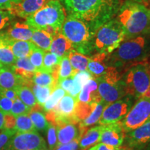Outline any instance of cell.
Segmentation results:
<instances>
[{
	"instance_id": "obj_13",
	"label": "cell",
	"mask_w": 150,
	"mask_h": 150,
	"mask_svg": "<svg viewBox=\"0 0 150 150\" xmlns=\"http://www.w3.org/2000/svg\"><path fill=\"white\" fill-rule=\"evenodd\" d=\"M125 147L136 148L148 145L150 142V119L138 128L127 133Z\"/></svg>"
},
{
	"instance_id": "obj_48",
	"label": "cell",
	"mask_w": 150,
	"mask_h": 150,
	"mask_svg": "<svg viewBox=\"0 0 150 150\" xmlns=\"http://www.w3.org/2000/svg\"><path fill=\"white\" fill-rule=\"evenodd\" d=\"M0 95L6 97L13 100L14 102L17 99H18V95L15 91L14 89H1L0 91Z\"/></svg>"
},
{
	"instance_id": "obj_11",
	"label": "cell",
	"mask_w": 150,
	"mask_h": 150,
	"mask_svg": "<svg viewBox=\"0 0 150 150\" xmlns=\"http://www.w3.org/2000/svg\"><path fill=\"white\" fill-rule=\"evenodd\" d=\"M131 97H124L107 105L98 122L99 125L104 126L120 122L131 109L132 106Z\"/></svg>"
},
{
	"instance_id": "obj_5",
	"label": "cell",
	"mask_w": 150,
	"mask_h": 150,
	"mask_svg": "<svg viewBox=\"0 0 150 150\" xmlns=\"http://www.w3.org/2000/svg\"><path fill=\"white\" fill-rule=\"evenodd\" d=\"M61 33L70 40L73 50L81 54L89 55L95 49V33L88 24L77 18L67 16L62 25Z\"/></svg>"
},
{
	"instance_id": "obj_23",
	"label": "cell",
	"mask_w": 150,
	"mask_h": 150,
	"mask_svg": "<svg viewBox=\"0 0 150 150\" xmlns=\"http://www.w3.org/2000/svg\"><path fill=\"white\" fill-rule=\"evenodd\" d=\"M107 105L108 104L105 103L104 101H99V102L97 103L96 106L94 108L93 111L91 112V114L83 120L79 122V126L80 129V136L83 134L88 127L98 123L99 119L102 117L103 111Z\"/></svg>"
},
{
	"instance_id": "obj_45",
	"label": "cell",
	"mask_w": 150,
	"mask_h": 150,
	"mask_svg": "<svg viewBox=\"0 0 150 150\" xmlns=\"http://www.w3.org/2000/svg\"><path fill=\"white\" fill-rule=\"evenodd\" d=\"M13 101L0 95V110L4 113H10Z\"/></svg>"
},
{
	"instance_id": "obj_31",
	"label": "cell",
	"mask_w": 150,
	"mask_h": 150,
	"mask_svg": "<svg viewBox=\"0 0 150 150\" xmlns=\"http://www.w3.org/2000/svg\"><path fill=\"white\" fill-rule=\"evenodd\" d=\"M14 90L17 95H18V98L27 106L32 108L37 104L36 99H35L34 94H33L31 88L29 86H19Z\"/></svg>"
},
{
	"instance_id": "obj_33",
	"label": "cell",
	"mask_w": 150,
	"mask_h": 150,
	"mask_svg": "<svg viewBox=\"0 0 150 150\" xmlns=\"http://www.w3.org/2000/svg\"><path fill=\"white\" fill-rule=\"evenodd\" d=\"M31 88L36 99L37 104L42 106L56 88L50 87V86H40L33 83Z\"/></svg>"
},
{
	"instance_id": "obj_4",
	"label": "cell",
	"mask_w": 150,
	"mask_h": 150,
	"mask_svg": "<svg viewBox=\"0 0 150 150\" xmlns=\"http://www.w3.org/2000/svg\"><path fill=\"white\" fill-rule=\"evenodd\" d=\"M65 20V8L59 0H48L44 6L26 19L25 23L33 29L45 30L54 35L61 33Z\"/></svg>"
},
{
	"instance_id": "obj_54",
	"label": "cell",
	"mask_w": 150,
	"mask_h": 150,
	"mask_svg": "<svg viewBox=\"0 0 150 150\" xmlns=\"http://www.w3.org/2000/svg\"><path fill=\"white\" fill-rule=\"evenodd\" d=\"M149 150H150V143H149Z\"/></svg>"
},
{
	"instance_id": "obj_49",
	"label": "cell",
	"mask_w": 150,
	"mask_h": 150,
	"mask_svg": "<svg viewBox=\"0 0 150 150\" xmlns=\"http://www.w3.org/2000/svg\"><path fill=\"white\" fill-rule=\"evenodd\" d=\"M126 147H121L120 148H115L111 146H108L106 145H104L103 143H99L98 145H96L91 147V149L88 150H125Z\"/></svg>"
},
{
	"instance_id": "obj_35",
	"label": "cell",
	"mask_w": 150,
	"mask_h": 150,
	"mask_svg": "<svg viewBox=\"0 0 150 150\" xmlns=\"http://www.w3.org/2000/svg\"><path fill=\"white\" fill-rule=\"evenodd\" d=\"M66 94L65 91L63 89H62L59 86L54 89V91L52 92L50 97H49L46 102L42 106L43 110L46 112L51 111L54 108L57 106L60 100L63 98V97Z\"/></svg>"
},
{
	"instance_id": "obj_42",
	"label": "cell",
	"mask_w": 150,
	"mask_h": 150,
	"mask_svg": "<svg viewBox=\"0 0 150 150\" xmlns=\"http://www.w3.org/2000/svg\"><path fill=\"white\" fill-rule=\"evenodd\" d=\"M73 76H74V78L79 83H80L83 86L89 80H91L93 78V75L88 70L77 71V72H75V74Z\"/></svg>"
},
{
	"instance_id": "obj_16",
	"label": "cell",
	"mask_w": 150,
	"mask_h": 150,
	"mask_svg": "<svg viewBox=\"0 0 150 150\" xmlns=\"http://www.w3.org/2000/svg\"><path fill=\"white\" fill-rule=\"evenodd\" d=\"M79 123L70 122L55 126L57 133V147L70 143L76 139L79 140L80 137Z\"/></svg>"
},
{
	"instance_id": "obj_57",
	"label": "cell",
	"mask_w": 150,
	"mask_h": 150,
	"mask_svg": "<svg viewBox=\"0 0 150 150\" xmlns=\"http://www.w3.org/2000/svg\"><path fill=\"white\" fill-rule=\"evenodd\" d=\"M149 97H150V93H149Z\"/></svg>"
},
{
	"instance_id": "obj_3",
	"label": "cell",
	"mask_w": 150,
	"mask_h": 150,
	"mask_svg": "<svg viewBox=\"0 0 150 150\" xmlns=\"http://www.w3.org/2000/svg\"><path fill=\"white\" fill-rule=\"evenodd\" d=\"M150 55V40L148 35H140L125 40L109 56L111 65L127 67L148 60Z\"/></svg>"
},
{
	"instance_id": "obj_39",
	"label": "cell",
	"mask_w": 150,
	"mask_h": 150,
	"mask_svg": "<svg viewBox=\"0 0 150 150\" xmlns=\"http://www.w3.org/2000/svg\"><path fill=\"white\" fill-rule=\"evenodd\" d=\"M31 108L27 106L25 104L20 100V99H17L13 103L12 108L11 110V113L13 114L16 117L22 115H28L31 112Z\"/></svg>"
},
{
	"instance_id": "obj_9",
	"label": "cell",
	"mask_w": 150,
	"mask_h": 150,
	"mask_svg": "<svg viewBox=\"0 0 150 150\" xmlns=\"http://www.w3.org/2000/svg\"><path fill=\"white\" fill-rule=\"evenodd\" d=\"M150 119V97L138 99L127 115L120 121L125 133L141 126Z\"/></svg>"
},
{
	"instance_id": "obj_8",
	"label": "cell",
	"mask_w": 150,
	"mask_h": 150,
	"mask_svg": "<svg viewBox=\"0 0 150 150\" xmlns=\"http://www.w3.org/2000/svg\"><path fill=\"white\" fill-rule=\"evenodd\" d=\"M98 92L102 101L107 104L126 96L127 88L122 76L115 67L108 66L103 76L96 78Z\"/></svg>"
},
{
	"instance_id": "obj_18",
	"label": "cell",
	"mask_w": 150,
	"mask_h": 150,
	"mask_svg": "<svg viewBox=\"0 0 150 150\" xmlns=\"http://www.w3.org/2000/svg\"><path fill=\"white\" fill-rule=\"evenodd\" d=\"M102 99L98 92V83L94 78L85 83L76 99V102L89 104L94 102H99Z\"/></svg>"
},
{
	"instance_id": "obj_1",
	"label": "cell",
	"mask_w": 150,
	"mask_h": 150,
	"mask_svg": "<svg viewBox=\"0 0 150 150\" xmlns=\"http://www.w3.org/2000/svg\"><path fill=\"white\" fill-rule=\"evenodd\" d=\"M69 16L85 22L95 33L103 24L113 19L124 0H63Z\"/></svg>"
},
{
	"instance_id": "obj_50",
	"label": "cell",
	"mask_w": 150,
	"mask_h": 150,
	"mask_svg": "<svg viewBox=\"0 0 150 150\" xmlns=\"http://www.w3.org/2000/svg\"><path fill=\"white\" fill-rule=\"evenodd\" d=\"M127 1L143 5L147 7V8H150V0H127Z\"/></svg>"
},
{
	"instance_id": "obj_22",
	"label": "cell",
	"mask_w": 150,
	"mask_h": 150,
	"mask_svg": "<svg viewBox=\"0 0 150 150\" xmlns=\"http://www.w3.org/2000/svg\"><path fill=\"white\" fill-rule=\"evenodd\" d=\"M72 50V45L70 40L62 33H59L53 37L49 51L60 58H63V56L68 55L69 52Z\"/></svg>"
},
{
	"instance_id": "obj_38",
	"label": "cell",
	"mask_w": 150,
	"mask_h": 150,
	"mask_svg": "<svg viewBox=\"0 0 150 150\" xmlns=\"http://www.w3.org/2000/svg\"><path fill=\"white\" fill-rule=\"evenodd\" d=\"M45 52L44 50H41L38 47L35 46L33 48L32 52H31L29 59L32 63V65L35 67L37 71H41L42 69L43 64V59H44V55Z\"/></svg>"
},
{
	"instance_id": "obj_19",
	"label": "cell",
	"mask_w": 150,
	"mask_h": 150,
	"mask_svg": "<svg viewBox=\"0 0 150 150\" xmlns=\"http://www.w3.org/2000/svg\"><path fill=\"white\" fill-rule=\"evenodd\" d=\"M108 55L103 52H98V54L90 58L88 71L93 75L94 79L100 77L106 73L108 66L105 61H107Z\"/></svg>"
},
{
	"instance_id": "obj_21",
	"label": "cell",
	"mask_w": 150,
	"mask_h": 150,
	"mask_svg": "<svg viewBox=\"0 0 150 150\" xmlns=\"http://www.w3.org/2000/svg\"><path fill=\"white\" fill-rule=\"evenodd\" d=\"M10 67L16 74L27 81H31L37 71L30 61L29 57L17 59L14 64Z\"/></svg>"
},
{
	"instance_id": "obj_28",
	"label": "cell",
	"mask_w": 150,
	"mask_h": 150,
	"mask_svg": "<svg viewBox=\"0 0 150 150\" xmlns=\"http://www.w3.org/2000/svg\"><path fill=\"white\" fill-rule=\"evenodd\" d=\"M74 71L88 70V63L90 58L87 56L72 50L67 55Z\"/></svg>"
},
{
	"instance_id": "obj_47",
	"label": "cell",
	"mask_w": 150,
	"mask_h": 150,
	"mask_svg": "<svg viewBox=\"0 0 150 150\" xmlns=\"http://www.w3.org/2000/svg\"><path fill=\"white\" fill-rule=\"evenodd\" d=\"M21 0H0V9L8 11Z\"/></svg>"
},
{
	"instance_id": "obj_44",
	"label": "cell",
	"mask_w": 150,
	"mask_h": 150,
	"mask_svg": "<svg viewBox=\"0 0 150 150\" xmlns=\"http://www.w3.org/2000/svg\"><path fill=\"white\" fill-rule=\"evenodd\" d=\"M16 125V117L13 114L6 113L4 118V125L2 129H8L12 130L15 129Z\"/></svg>"
},
{
	"instance_id": "obj_15",
	"label": "cell",
	"mask_w": 150,
	"mask_h": 150,
	"mask_svg": "<svg viewBox=\"0 0 150 150\" xmlns=\"http://www.w3.org/2000/svg\"><path fill=\"white\" fill-rule=\"evenodd\" d=\"M47 2V0H21L8 11L13 16L27 19L37 12Z\"/></svg>"
},
{
	"instance_id": "obj_32",
	"label": "cell",
	"mask_w": 150,
	"mask_h": 150,
	"mask_svg": "<svg viewBox=\"0 0 150 150\" xmlns=\"http://www.w3.org/2000/svg\"><path fill=\"white\" fill-rule=\"evenodd\" d=\"M61 59L62 58L59 57L50 52L45 53L42 69L41 71L50 72L52 74L56 71H59Z\"/></svg>"
},
{
	"instance_id": "obj_55",
	"label": "cell",
	"mask_w": 150,
	"mask_h": 150,
	"mask_svg": "<svg viewBox=\"0 0 150 150\" xmlns=\"http://www.w3.org/2000/svg\"><path fill=\"white\" fill-rule=\"evenodd\" d=\"M1 88H0V91H1Z\"/></svg>"
},
{
	"instance_id": "obj_37",
	"label": "cell",
	"mask_w": 150,
	"mask_h": 150,
	"mask_svg": "<svg viewBox=\"0 0 150 150\" xmlns=\"http://www.w3.org/2000/svg\"><path fill=\"white\" fill-rule=\"evenodd\" d=\"M76 72L77 71L74 70L67 56H63L61 59V63H60L58 83L60 81L70 77V76H73Z\"/></svg>"
},
{
	"instance_id": "obj_2",
	"label": "cell",
	"mask_w": 150,
	"mask_h": 150,
	"mask_svg": "<svg viewBox=\"0 0 150 150\" xmlns=\"http://www.w3.org/2000/svg\"><path fill=\"white\" fill-rule=\"evenodd\" d=\"M116 19L123 28L125 40L150 34V8L145 6L126 1Z\"/></svg>"
},
{
	"instance_id": "obj_6",
	"label": "cell",
	"mask_w": 150,
	"mask_h": 150,
	"mask_svg": "<svg viewBox=\"0 0 150 150\" xmlns=\"http://www.w3.org/2000/svg\"><path fill=\"white\" fill-rule=\"evenodd\" d=\"M124 81L129 96L136 99L149 97L150 61L145 60L128 67Z\"/></svg>"
},
{
	"instance_id": "obj_53",
	"label": "cell",
	"mask_w": 150,
	"mask_h": 150,
	"mask_svg": "<svg viewBox=\"0 0 150 150\" xmlns=\"http://www.w3.org/2000/svg\"><path fill=\"white\" fill-rule=\"evenodd\" d=\"M3 66H4V65H3L2 64H1V63H0V68H1V67H2Z\"/></svg>"
},
{
	"instance_id": "obj_12",
	"label": "cell",
	"mask_w": 150,
	"mask_h": 150,
	"mask_svg": "<svg viewBox=\"0 0 150 150\" xmlns=\"http://www.w3.org/2000/svg\"><path fill=\"white\" fill-rule=\"evenodd\" d=\"M125 136L126 133L120 122H118L103 126L99 142L115 148H120L125 141Z\"/></svg>"
},
{
	"instance_id": "obj_40",
	"label": "cell",
	"mask_w": 150,
	"mask_h": 150,
	"mask_svg": "<svg viewBox=\"0 0 150 150\" xmlns=\"http://www.w3.org/2000/svg\"><path fill=\"white\" fill-rule=\"evenodd\" d=\"M47 142L49 149L54 150L57 147V133H56V127L54 125L50 123L47 130Z\"/></svg>"
},
{
	"instance_id": "obj_25",
	"label": "cell",
	"mask_w": 150,
	"mask_h": 150,
	"mask_svg": "<svg viewBox=\"0 0 150 150\" xmlns=\"http://www.w3.org/2000/svg\"><path fill=\"white\" fill-rule=\"evenodd\" d=\"M53 35L47 31L41 29H34L31 41L35 46L45 52H48L51 45Z\"/></svg>"
},
{
	"instance_id": "obj_24",
	"label": "cell",
	"mask_w": 150,
	"mask_h": 150,
	"mask_svg": "<svg viewBox=\"0 0 150 150\" xmlns=\"http://www.w3.org/2000/svg\"><path fill=\"white\" fill-rule=\"evenodd\" d=\"M103 126L98 125L86 129L83 134L79 139V147L81 149H86L88 147L93 146L99 142L101 131Z\"/></svg>"
},
{
	"instance_id": "obj_30",
	"label": "cell",
	"mask_w": 150,
	"mask_h": 150,
	"mask_svg": "<svg viewBox=\"0 0 150 150\" xmlns=\"http://www.w3.org/2000/svg\"><path fill=\"white\" fill-rule=\"evenodd\" d=\"M16 59L4 38L0 34V63L5 66L11 67L14 64Z\"/></svg>"
},
{
	"instance_id": "obj_27",
	"label": "cell",
	"mask_w": 150,
	"mask_h": 150,
	"mask_svg": "<svg viewBox=\"0 0 150 150\" xmlns=\"http://www.w3.org/2000/svg\"><path fill=\"white\" fill-rule=\"evenodd\" d=\"M58 85L62 89L64 90L67 94L76 99H77L79 94L80 93L83 88V86L79 83L74 78V76H70V77L60 81L58 83Z\"/></svg>"
},
{
	"instance_id": "obj_56",
	"label": "cell",
	"mask_w": 150,
	"mask_h": 150,
	"mask_svg": "<svg viewBox=\"0 0 150 150\" xmlns=\"http://www.w3.org/2000/svg\"><path fill=\"white\" fill-rule=\"evenodd\" d=\"M59 1H63V0H59Z\"/></svg>"
},
{
	"instance_id": "obj_7",
	"label": "cell",
	"mask_w": 150,
	"mask_h": 150,
	"mask_svg": "<svg viewBox=\"0 0 150 150\" xmlns=\"http://www.w3.org/2000/svg\"><path fill=\"white\" fill-rule=\"evenodd\" d=\"M125 40V31L121 24L113 18L96 30L94 38L95 49L98 52L112 53Z\"/></svg>"
},
{
	"instance_id": "obj_46",
	"label": "cell",
	"mask_w": 150,
	"mask_h": 150,
	"mask_svg": "<svg viewBox=\"0 0 150 150\" xmlns=\"http://www.w3.org/2000/svg\"><path fill=\"white\" fill-rule=\"evenodd\" d=\"M79 148V140L78 139H76L70 142V143L59 146V147L55 148L54 150H78Z\"/></svg>"
},
{
	"instance_id": "obj_17",
	"label": "cell",
	"mask_w": 150,
	"mask_h": 150,
	"mask_svg": "<svg viewBox=\"0 0 150 150\" xmlns=\"http://www.w3.org/2000/svg\"><path fill=\"white\" fill-rule=\"evenodd\" d=\"M33 30L34 29L27 24L16 22L6 31L1 33L10 40L29 41L32 38Z\"/></svg>"
},
{
	"instance_id": "obj_20",
	"label": "cell",
	"mask_w": 150,
	"mask_h": 150,
	"mask_svg": "<svg viewBox=\"0 0 150 150\" xmlns=\"http://www.w3.org/2000/svg\"><path fill=\"white\" fill-rule=\"evenodd\" d=\"M0 34L4 38L6 42L10 47L16 59L29 57L35 46L31 40L24 41L10 40V39L5 38L1 33Z\"/></svg>"
},
{
	"instance_id": "obj_43",
	"label": "cell",
	"mask_w": 150,
	"mask_h": 150,
	"mask_svg": "<svg viewBox=\"0 0 150 150\" xmlns=\"http://www.w3.org/2000/svg\"><path fill=\"white\" fill-rule=\"evenodd\" d=\"M16 133V131L15 129H12V130L2 129V131L0 132V150L2 149L7 142L12 138Z\"/></svg>"
},
{
	"instance_id": "obj_26",
	"label": "cell",
	"mask_w": 150,
	"mask_h": 150,
	"mask_svg": "<svg viewBox=\"0 0 150 150\" xmlns=\"http://www.w3.org/2000/svg\"><path fill=\"white\" fill-rule=\"evenodd\" d=\"M42 107V106L37 104L34 107L31 108L29 115L37 131H45L47 130L50 123L47 120L44 112L41 110Z\"/></svg>"
},
{
	"instance_id": "obj_36",
	"label": "cell",
	"mask_w": 150,
	"mask_h": 150,
	"mask_svg": "<svg viewBox=\"0 0 150 150\" xmlns=\"http://www.w3.org/2000/svg\"><path fill=\"white\" fill-rule=\"evenodd\" d=\"M97 102H94L92 104H85L80 102H76L74 110V117L79 122L82 121L88 116L93 111Z\"/></svg>"
},
{
	"instance_id": "obj_34",
	"label": "cell",
	"mask_w": 150,
	"mask_h": 150,
	"mask_svg": "<svg viewBox=\"0 0 150 150\" xmlns=\"http://www.w3.org/2000/svg\"><path fill=\"white\" fill-rule=\"evenodd\" d=\"M15 130L16 131V133H29L37 131L29 114L19 115L16 117V125Z\"/></svg>"
},
{
	"instance_id": "obj_51",
	"label": "cell",
	"mask_w": 150,
	"mask_h": 150,
	"mask_svg": "<svg viewBox=\"0 0 150 150\" xmlns=\"http://www.w3.org/2000/svg\"><path fill=\"white\" fill-rule=\"evenodd\" d=\"M149 143L145 146H142V147H136V148H129V149L126 148V149L125 150H149Z\"/></svg>"
},
{
	"instance_id": "obj_14",
	"label": "cell",
	"mask_w": 150,
	"mask_h": 150,
	"mask_svg": "<svg viewBox=\"0 0 150 150\" xmlns=\"http://www.w3.org/2000/svg\"><path fill=\"white\" fill-rule=\"evenodd\" d=\"M32 81H27L16 74L8 67L0 68V88L2 89H15L19 86H27L31 88Z\"/></svg>"
},
{
	"instance_id": "obj_41",
	"label": "cell",
	"mask_w": 150,
	"mask_h": 150,
	"mask_svg": "<svg viewBox=\"0 0 150 150\" xmlns=\"http://www.w3.org/2000/svg\"><path fill=\"white\" fill-rule=\"evenodd\" d=\"M14 18L15 16L8 11L0 9V31L8 26Z\"/></svg>"
},
{
	"instance_id": "obj_29",
	"label": "cell",
	"mask_w": 150,
	"mask_h": 150,
	"mask_svg": "<svg viewBox=\"0 0 150 150\" xmlns=\"http://www.w3.org/2000/svg\"><path fill=\"white\" fill-rule=\"evenodd\" d=\"M31 81L33 84L40 86L56 88L59 86L58 81L54 77L52 73L44 72V71H36Z\"/></svg>"
},
{
	"instance_id": "obj_52",
	"label": "cell",
	"mask_w": 150,
	"mask_h": 150,
	"mask_svg": "<svg viewBox=\"0 0 150 150\" xmlns=\"http://www.w3.org/2000/svg\"><path fill=\"white\" fill-rule=\"evenodd\" d=\"M5 113L0 110V130L2 129L4 125V118Z\"/></svg>"
},
{
	"instance_id": "obj_10",
	"label": "cell",
	"mask_w": 150,
	"mask_h": 150,
	"mask_svg": "<svg viewBox=\"0 0 150 150\" xmlns=\"http://www.w3.org/2000/svg\"><path fill=\"white\" fill-rule=\"evenodd\" d=\"M1 150H47L45 140L37 131L17 132Z\"/></svg>"
}]
</instances>
